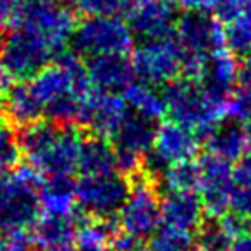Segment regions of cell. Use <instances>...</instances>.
<instances>
[{
    "label": "cell",
    "mask_w": 251,
    "mask_h": 251,
    "mask_svg": "<svg viewBox=\"0 0 251 251\" xmlns=\"http://www.w3.org/2000/svg\"><path fill=\"white\" fill-rule=\"evenodd\" d=\"M42 181L40 172L31 165L0 172V234L35 226L42 215Z\"/></svg>",
    "instance_id": "1"
},
{
    "label": "cell",
    "mask_w": 251,
    "mask_h": 251,
    "mask_svg": "<svg viewBox=\"0 0 251 251\" xmlns=\"http://www.w3.org/2000/svg\"><path fill=\"white\" fill-rule=\"evenodd\" d=\"M55 50L25 28H11L0 45V77L5 83L29 81L55 59Z\"/></svg>",
    "instance_id": "2"
},
{
    "label": "cell",
    "mask_w": 251,
    "mask_h": 251,
    "mask_svg": "<svg viewBox=\"0 0 251 251\" xmlns=\"http://www.w3.org/2000/svg\"><path fill=\"white\" fill-rule=\"evenodd\" d=\"M174 40L182 53V76L198 77L201 67L222 43V31L205 11H184L176 23Z\"/></svg>",
    "instance_id": "3"
},
{
    "label": "cell",
    "mask_w": 251,
    "mask_h": 251,
    "mask_svg": "<svg viewBox=\"0 0 251 251\" xmlns=\"http://www.w3.org/2000/svg\"><path fill=\"white\" fill-rule=\"evenodd\" d=\"M162 95L167 105L169 119L193 129L196 136L215 124L220 107L213 103L196 77H176L162 86Z\"/></svg>",
    "instance_id": "4"
},
{
    "label": "cell",
    "mask_w": 251,
    "mask_h": 251,
    "mask_svg": "<svg viewBox=\"0 0 251 251\" xmlns=\"http://www.w3.org/2000/svg\"><path fill=\"white\" fill-rule=\"evenodd\" d=\"M69 49L83 59L105 53H129L134 49V36L124 18L90 16L76 25Z\"/></svg>",
    "instance_id": "5"
},
{
    "label": "cell",
    "mask_w": 251,
    "mask_h": 251,
    "mask_svg": "<svg viewBox=\"0 0 251 251\" xmlns=\"http://www.w3.org/2000/svg\"><path fill=\"white\" fill-rule=\"evenodd\" d=\"M133 181L122 172L81 176L76 182V206L88 219H117Z\"/></svg>",
    "instance_id": "6"
},
{
    "label": "cell",
    "mask_w": 251,
    "mask_h": 251,
    "mask_svg": "<svg viewBox=\"0 0 251 251\" xmlns=\"http://www.w3.org/2000/svg\"><path fill=\"white\" fill-rule=\"evenodd\" d=\"M136 176L140 179L131 186L127 200L117 215V226L121 230L145 243L162 227V193L158 186L141 172Z\"/></svg>",
    "instance_id": "7"
},
{
    "label": "cell",
    "mask_w": 251,
    "mask_h": 251,
    "mask_svg": "<svg viewBox=\"0 0 251 251\" xmlns=\"http://www.w3.org/2000/svg\"><path fill=\"white\" fill-rule=\"evenodd\" d=\"M76 25L77 18L69 5L50 0H29L16 28H25L40 36L59 53L69 47Z\"/></svg>",
    "instance_id": "8"
},
{
    "label": "cell",
    "mask_w": 251,
    "mask_h": 251,
    "mask_svg": "<svg viewBox=\"0 0 251 251\" xmlns=\"http://www.w3.org/2000/svg\"><path fill=\"white\" fill-rule=\"evenodd\" d=\"M136 79L162 88L176 77L182 76V53L172 38L136 42L131 50Z\"/></svg>",
    "instance_id": "9"
},
{
    "label": "cell",
    "mask_w": 251,
    "mask_h": 251,
    "mask_svg": "<svg viewBox=\"0 0 251 251\" xmlns=\"http://www.w3.org/2000/svg\"><path fill=\"white\" fill-rule=\"evenodd\" d=\"M177 11L172 0H136L126 16L136 42L172 38L177 23Z\"/></svg>",
    "instance_id": "10"
},
{
    "label": "cell",
    "mask_w": 251,
    "mask_h": 251,
    "mask_svg": "<svg viewBox=\"0 0 251 251\" xmlns=\"http://www.w3.org/2000/svg\"><path fill=\"white\" fill-rule=\"evenodd\" d=\"M126 108H127V103L124 97L91 88L81 100L77 126L86 127L88 133L110 140L114 131L117 129L119 122L124 117Z\"/></svg>",
    "instance_id": "11"
},
{
    "label": "cell",
    "mask_w": 251,
    "mask_h": 251,
    "mask_svg": "<svg viewBox=\"0 0 251 251\" xmlns=\"http://www.w3.org/2000/svg\"><path fill=\"white\" fill-rule=\"evenodd\" d=\"M84 60L90 83L95 90L122 97L136 81L129 53H105Z\"/></svg>",
    "instance_id": "12"
},
{
    "label": "cell",
    "mask_w": 251,
    "mask_h": 251,
    "mask_svg": "<svg viewBox=\"0 0 251 251\" xmlns=\"http://www.w3.org/2000/svg\"><path fill=\"white\" fill-rule=\"evenodd\" d=\"M162 226L181 232L195 234L201 226L203 200L198 189H167L162 193Z\"/></svg>",
    "instance_id": "13"
},
{
    "label": "cell",
    "mask_w": 251,
    "mask_h": 251,
    "mask_svg": "<svg viewBox=\"0 0 251 251\" xmlns=\"http://www.w3.org/2000/svg\"><path fill=\"white\" fill-rule=\"evenodd\" d=\"M83 136L79 126H64L49 150L29 165L43 176L76 174L79 169Z\"/></svg>",
    "instance_id": "14"
},
{
    "label": "cell",
    "mask_w": 251,
    "mask_h": 251,
    "mask_svg": "<svg viewBox=\"0 0 251 251\" xmlns=\"http://www.w3.org/2000/svg\"><path fill=\"white\" fill-rule=\"evenodd\" d=\"M158 126L160 121L147 117L134 108L127 107L117 129L110 136V143L117 150L133 151L145 157V153H148L153 147Z\"/></svg>",
    "instance_id": "15"
},
{
    "label": "cell",
    "mask_w": 251,
    "mask_h": 251,
    "mask_svg": "<svg viewBox=\"0 0 251 251\" xmlns=\"http://www.w3.org/2000/svg\"><path fill=\"white\" fill-rule=\"evenodd\" d=\"M200 147H201V143H200L195 131L174 121H167L160 122V126H158L151 151L162 162L172 165L176 162L196 158Z\"/></svg>",
    "instance_id": "16"
},
{
    "label": "cell",
    "mask_w": 251,
    "mask_h": 251,
    "mask_svg": "<svg viewBox=\"0 0 251 251\" xmlns=\"http://www.w3.org/2000/svg\"><path fill=\"white\" fill-rule=\"evenodd\" d=\"M198 164L201 171L198 193L203 200V205L208 213L219 215L226 208L229 195V167L222 157L213 153L201 155Z\"/></svg>",
    "instance_id": "17"
},
{
    "label": "cell",
    "mask_w": 251,
    "mask_h": 251,
    "mask_svg": "<svg viewBox=\"0 0 251 251\" xmlns=\"http://www.w3.org/2000/svg\"><path fill=\"white\" fill-rule=\"evenodd\" d=\"M88 217L76 206L73 213H43L31 227L36 246L42 250L57 244L76 243L77 230Z\"/></svg>",
    "instance_id": "18"
},
{
    "label": "cell",
    "mask_w": 251,
    "mask_h": 251,
    "mask_svg": "<svg viewBox=\"0 0 251 251\" xmlns=\"http://www.w3.org/2000/svg\"><path fill=\"white\" fill-rule=\"evenodd\" d=\"M0 108L4 110V119L21 127L45 115V105L35 95L29 81H14L5 84Z\"/></svg>",
    "instance_id": "19"
},
{
    "label": "cell",
    "mask_w": 251,
    "mask_h": 251,
    "mask_svg": "<svg viewBox=\"0 0 251 251\" xmlns=\"http://www.w3.org/2000/svg\"><path fill=\"white\" fill-rule=\"evenodd\" d=\"M115 171H117V157H115V148L110 140L93 133L84 134L77 172L81 176H93L108 174Z\"/></svg>",
    "instance_id": "20"
},
{
    "label": "cell",
    "mask_w": 251,
    "mask_h": 251,
    "mask_svg": "<svg viewBox=\"0 0 251 251\" xmlns=\"http://www.w3.org/2000/svg\"><path fill=\"white\" fill-rule=\"evenodd\" d=\"M74 174L45 176L40 186V203L47 213H73L76 210Z\"/></svg>",
    "instance_id": "21"
},
{
    "label": "cell",
    "mask_w": 251,
    "mask_h": 251,
    "mask_svg": "<svg viewBox=\"0 0 251 251\" xmlns=\"http://www.w3.org/2000/svg\"><path fill=\"white\" fill-rule=\"evenodd\" d=\"M64 126L55 124L50 119H38V121L26 124L18 133L19 145H21L23 157L28 158L29 164L38 160L43 153L50 148V145L59 136Z\"/></svg>",
    "instance_id": "22"
},
{
    "label": "cell",
    "mask_w": 251,
    "mask_h": 251,
    "mask_svg": "<svg viewBox=\"0 0 251 251\" xmlns=\"http://www.w3.org/2000/svg\"><path fill=\"white\" fill-rule=\"evenodd\" d=\"M29 84H31L33 91L42 100L43 105H47L49 101L55 100L59 97H64V95L71 93V91L76 93L69 74L57 62L49 64L47 67H43L36 76H33L29 79Z\"/></svg>",
    "instance_id": "23"
},
{
    "label": "cell",
    "mask_w": 251,
    "mask_h": 251,
    "mask_svg": "<svg viewBox=\"0 0 251 251\" xmlns=\"http://www.w3.org/2000/svg\"><path fill=\"white\" fill-rule=\"evenodd\" d=\"M122 97H124L127 107L134 108L147 117L160 121L164 115H167V105H165L164 95H162V88L134 81Z\"/></svg>",
    "instance_id": "24"
},
{
    "label": "cell",
    "mask_w": 251,
    "mask_h": 251,
    "mask_svg": "<svg viewBox=\"0 0 251 251\" xmlns=\"http://www.w3.org/2000/svg\"><path fill=\"white\" fill-rule=\"evenodd\" d=\"M200 177H201V171L196 158L176 162L169 165V169L165 171L158 189L160 186H164L165 191L167 189H198Z\"/></svg>",
    "instance_id": "25"
},
{
    "label": "cell",
    "mask_w": 251,
    "mask_h": 251,
    "mask_svg": "<svg viewBox=\"0 0 251 251\" xmlns=\"http://www.w3.org/2000/svg\"><path fill=\"white\" fill-rule=\"evenodd\" d=\"M147 251H196V241L193 234L162 226L148 239Z\"/></svg>",
    "instance_id": "26"
},
{
    "label": "cell",
    "mask_w": 251,
    "mask_h": 251,
    "mask_svg": "<svg viewBox=\"0 0 251 251\" xmlns=\"http://www.w3.org/2000/svg\"><path fill=\"white\" fill-rule=\"evenodd\" d=\"M23 150L14 126L7 119H0V172H7L21 165Z\"/></svg>",
    "instance_id": "27"
},
{
    "label": "cell",
    "mask_w": 251,
    "mask_h": 251,
    "mask_svg": "<svg viewBox=\"0 0 251 251\" xmlns=\"http://www.w3.org/2000/svg\"><path fill=\"white\" fill-rule=\"evenodd\" d=\"M136 0H76L74 9L84 18L90 16H117L126 18Z\"/></svg>",
    "instance_id": "28"
},
{
    "label": "cell",
    "mask_w": 251,
    "mask_h": 251,
    "mask_svg": "<svg viewBox=\"0 0 251 251\" xmlns=\"http://www.w3.org/2000/svg\"><path fill=\"white\" fill-rule=\"evenodd\" d=\"M195 234L196 246L201 251H227L229 241H227V230L222 222L203 220Z\"/></svg>",
    "instance_id": "29"
},
{
    "label": "cell",
    "mask_w": 251,
    "mask_h": 251,
    "mask_svg": "<svg viewBox=\"0 0 251 251\" xmlns=\"http://www.w3.org/2000/svg\"><path fill=\"white\" fill-rule=\"evenodd\" d=\"M172 2L184 11H205L213 5V0H172Z\"/></svg>",
    "instance_id": "30"
},
{
    "label": "cell",
    "mask_w": 251,
    "mask_h": 251,
    "mask_svg": "<svg viewBox=\"0 0 251 251\" xmlns=\"http://www.w3.org/2000/svg\"><path fill=\"white\" fill-rule=\"evenodd\" d=\"M43 251H79L76 246V243H67V244H57V246L45 248Z\"/></svg>",
    "instance_id": "31"
},
{
    "label": "cell",
    "mask_w": 251,
    "mask_h": 251,
    "mask_svg": "<svg viewBox=\"0 0 251 251\" xmlns=\"http://www.w3.org/2000/svg\"><path fill=\"white\" fill-rule=\"evenodd\" d=\"M232 251H251V239H241L232 246Z\"/></svg>",
    "instance_id": "32"
},
{
    "label": "cell",
    "mask_w": 251,
    "mask_h": 251,
    "mask_svg": "<svg viewBox=\"0 0 251 251\" xmlns=\"http://www.w3.org/2000/svg\"><path fill=\"white\" fill-rule=\"evenodd\" d=\"M81 251H117V250H115V248H112L110 244H105V246L91 248V250H81Z\"/></svg>",
    "instance_id": "33"
},
{
    "label": "cell",
    "mask_w": 251,
    "mask_h": 251,
    "mask_svg": "<svg viewBox=\"0 0 251 251\" xmlns=\"http://www.w3.org/2000/svg\"><path fill=\"white\" fill-rule=\"evenodd\" d=\"M0 251H12L11 248H9V244H7V241L4 239V237L0 236Z\"/></svg>",
    "instance_id": "34"
},
{
    "label": "cell",
    "mask_w": 251,
    "mask_h": 251,
    "mask_svg": "<svg viewBox=\"0 0 251 251\" xmlns=\"http://www.w3.org/2000/svg\"><path fill=\"white\" fill-rule=\"evenodd\" d=\"M50 2H57V4H62V5H69V7H74V2H76V0H50Z\"/></svg>",
    "instance_id": "35"
},
{
    "label": "cell",
    "mask_w": 251,
    "mask_h": 251,
    "mask_svg": "<svg viewBox=\"0 0 251 251\" xmlns=\"http://www.w3.org/2000/svg\"><path fill=\"white\" fill-rule=\"evenodd\" d=\"M0 105H2V93H0Z\"/></svg>",
    "instance_id": "36"
},
{
    "label": "cell",
    "mask_w": 251,
    "mask_h": 251,
    "mask_svg": "<svg viewBox=\"0 0 251 251\" xmlns=\"http://www.w3.org/2000/svg\"><path fill=\"white\" fill-rule=\"evenodd\" d=\"M196 251H201V250H196Z\"/></svg>",
    "instance_id": "37"
},
{
    "label": "cell",
    "mask_w": 251,
    "mask_h": 251,
    "mask_svg": "<svg viewBox=\"0 0 251 251\" xmlns=\"http://www.w3.org/2000/svg\"><path fill=\"white\" fill-rule=\"evenodd\" d=\"M138 251H141V250H138Z\"/></svg>",
    "instance_id": "38"
}]
</instances>
